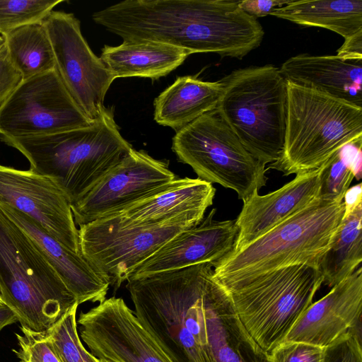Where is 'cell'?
Returning <instances> with one entry per match:
<instances>
[{"label": "cell", "mask_w": 362, "mask_h": 362, "mask_svg": "<svg viewBox=\"0 0 362 362\" xmlns=\"http://www.w3.org/2000/svg\"><path fill=\"white\" fill-rule=\"evenodd\" d=\"M124 42L153 41L193 53L241 59L257 48L264 31L238 1L126 0L92 15Z\"/></svg>", "instance_id": "cell-1"}, {"label": "cell", "mask_w": 362, "mask_h": 362, "mask_svg": "<svg viewBox=\"0 0 362 362\" xmlns=\"http://www.w3.org/2000/svg\"><path fill=\"white\" fill-rule=\"evenodd\" d=\"M212 268L198 264L127 281L135 315L173 362H205Z\"/></svg>", "instance_id": "cell-2"}, {"label": "cell", "mask_w": 362, "mask_h": 362, "mask_svg": "<svg viewBox=\"0 0 362 362\" xmlns=\"http://www.w3.org/2000/svg\"><path fill=\"white\" fill-rule=\"evenodd\" d=\"M0 139L19 151L31 171L51 178L71 204L83 197L132 148L123 138L112 108L91 125L62 132Z\"/></svg>", "instance_id": "cell-3"}, {"label": "cell", "mask_w": 362, "mask_h": 362, "mask_svg": "<svg viewBox=\"0 0 362 362\" xmlns=\"http://www.w3.org/2000/svg\"><path fill=\"white\" fill-rule=\"evenodd\" d=\"M344 213V202L317 198L243 247L228 253L214 267L213 276L225 286L293 265L320 269Z\"/></svg>", "instance_id": "cell-4"}, {"label": "cell", "mask_w": 362, "mask_h": 362, "mask_svg": "<svg viewBox=\"0 0 362 362\" xmlns=\"http://www.w3.org/2000/svg\"><path fill=\"white\" fill-rule=\"evenodd\" d=\"M361 139V107L287 81L284 148L267 169L286 176L310 172L344 145Z\"/></svg>", "instance_id": "cell-5"}, {"label": "cell", "mask_w": 362, "mask_h": 362, "mask_svg": "<svg viewBox=\"0 0 362 362\" xmlns=\"http://www.w3.org/2000/svg\"><path fill=\"white\" fill-rule=\"evenodd\" d=\"M0 293L21 326L35 332L47 330L78 303L33 240L1 209Z\"/></svg>", "instance_id": "cell-6"}, {"label": "cell", "mask_w": 362, "mask_h": 362, "mask_svg": "<svg viewBox=\"0 0 362 362\" xmlns=\"http://www.w3.org/2000/svg\"><path fill=\"white\" fill-rule=\"evenodd\" d=\"M216 110L245 148L265 165L282 152L287 81L272 64L236 69L221 78Z\"/></svg>", "instance_id": "cell-7"}, {"label": "cell", "mask_w": 362, "mask_h": 362, "mask_svg": "<svg viewBox=\"0 0 362 362\" xmlns=\"http://www.w3.org/2000/svg\"><path fill=\"white\" fill-rule=\"evenodd\" d=\"M322 283L320 269L297 264L222 287L250 337L269 354L312 304Z\"/></svg>", "instance_id": "cell-8"}, {"label": "cell", "mask_w": 362, "mask_h": 362, "mask_svg": "<svg viewBox=\"0 0 362 362\" xmlns=\"http://www.w3.org/2000/svg\"><path fill=\"white\" fill-rule=\"evenodd\" d=\"M172 149L199 179L234 190L243 202L266 185V165L245 148L216 108L176 132Z\"/></svg>", "instance_id": "cell-9"}, {"label": "cell", "mask_w": 362, "mask_h": 362, "mask_svg": "<svg viewBox=\"0 0 362 362\" xmlns=\"http://www.w3.org/2000/svg\"><path fill=\"white\" fill-rule=\"evenodd\" d=\"M203 219L185 217L157 226L136 224L118 214L79 226L80 252L117 288L165 243Z\"/></svg>", "instance_id": "cell-10"}, {"label": "cell", "mask_w": 362, "mask_h": 362, "mask_svg": "<svg viewBox=\"0 0 362 362\" xmlns=\"http://www.w3.org/2000/svg\"><path fill=\"white\" fill-rule=\"evenodd\" d=\"M93 122L74 102L56 69L23 80L0 108L1 136L50 134Z\"/></svg>", "instance_id": "cell-11"}, {"label": "cell", "mask_w": 362, "mask_h": 362, "mask_svg": "<svg viewBox=\"0 0 362 362\" xmlns=\"http://www.w3.org/2000/svg\"><path fill=\"white\" fill-rule=\"evenodd\" d=\"M41 23L62 81L85 116L95 122L106 108L105 98L115 78L90 49L73 13L52 11Z\"/></svg>", "instance_id": "cell-12"}, {"label": "cell", "mask_w": 362, "mask_h": 362, "mask_svg": "<svg viewBox=\"0 0 362 362\" xmlns=\"http://www.w3.org/2000/svg\"><path fill=\"white\" fill-rule=\"evenodd\" d=\"M80 338L107 362H173L122 298H105L81 313Z\"/></svg>", "instance_id": "cell-13"}, {"label": "cell", "mask_w": 362, "mask_h": 362, "mask_svg": "<svg viewBox=\"0 0 362 362\" xmlns=\"http://www.w3.org/2000/svg\"><path fill=\"white\" fill-rule=\"evenodd\" d=\"M176 178L168 163L132 148L83 197L71 206L81 226L118 213Z\"/></svg>", "instance_id": "cell-14"}, {"label": "cell", "mask_w": 362, "mask_h": 362, "mask_svg": "<svg viewBox=\"0 0 362 362\" xmlns=\"http://www.w3.org/2000/svg\"><path fill=\"white\" fill-rule=\"evenodd\" d=\"M0 203L24 213L59 243L81 253L71 202L49 177L0 165Z\"/></svg>", "instance_id": "cell-15"}, {"label": "cell", "mask_w": 362, "mask_h": 362, "mask_svg": "<svg viewBox=\"0 0 362 362\" xmlns=\"http://www.w3.org/2000/svg\"><path fill=\"white\" fill-rule=\"evenodd\" d=\"M216 211L212 209L199 224L171 238L137 267L129 279L203 263L214 267L233 250L238 233L235 220H214Z\"/></svg>", "instance_id": "cell-16"}, {"label": "cell", "mask_w": 362, "mask_h": 362, "mask_svg": "<svg viewBox=\"0 0 362 362\" xmlns=\"http://www.w3.org/2000/svg\"><path fill=\"white\" fill-rule=\"evenodd\" d=\"M361 312L360 265L324 297L312 303L283 341L305 342L325 348L347 332L361 328Z\"/></svg>", "instance_id": "cell-17"}, {"label": "cell", "mask_w": 362, "mask_h": 362, "mask_svg": "<svg viewBox=\"0 0 362 362\" xmlns=\"http://www.w3.org/2000/svg\"><path fill=\"white\" fill-rule=\"evenodd\" d=\"M0 209L33 240L78 305L86 302L101 303L105 299L111 285L110 279L81 253L75 252L59 243L24 213L2 203Z\"/></svg>", "instance_id": "cell-18"}, {"label": "cell", "mask_w": 362, "mask_h": 362, "mask_svg": "<svg viewBox=\"0 0 362 362\" xmlns=\"http://www.w3.org/2000/svg\"><path fill=\"white\" fill-rule=\"evenodd\" d=\"M321 166L297 174L281 188L265 195L255 193L243 202L235 219L238 235L232 251L264 234L318 198Z\"/></svg>", "instance_id": "cell-19"}, {"label": "cell", "mask_w": 362, "mask_h": 362, "mask_svg": "<svg viewBox=\"0 0 362 362\" xmlns=\"http://www.w3.org/2000/svg\"><path fill=\"white\" fill-rule=\"evenodd\" d=\"M279 70L287 81L362 107V60L300 54L285 61Z\"/></svg>", "instance_id": "cell-20"}, {"label": "cell", "mask_w": 362, "mask_h": 362, "mask_svg": "<svg viewBox=\"0 0 362 362\" xmlns=\"http://www.w3.org/2000/svg\"><path fill=\"white\" fill-rule=\"evenodd\" d=\"M216 189L199 178H175L152 195L116 213L136 224L157 226L185 217L204 218Z\"/></svg>", "instance_id": "cell-21"}, {"label": "cell", "mask_w": 362, "mask_h": 362, "mask_svg": "<svg viewBox=\"0 0 362 362\" xmlns=\"http://www.w3.org/2000/svg\"><path fill=\"white\" fill-rule=\"evenodd\" d=\"M207 327L205 362H272L243 326L219 283L209 300Z\"/></svg>", "instance_id": "cell-22"}, {"label": "cell", "mask_w": 362, "mask_h": 362, "mask_svg": "<svg viewBox=\"0 0 362 362\" xmlns=\"http://www.w3.org/2000/svg\"><path fill=\"white\" fill-rule=\"evenodd\" d=\"M221 81L180 76L154 100V120L176 132L216 108L223 93Z\"/></svg>", "instance_id": "cell-23"}, {"label": "cell", "mask_w": 362, "mask_h": 362, "mask_svg": "<svg viewBox=\"0 0 362 362\" xmlns=\"http://www.w3.org/2000/svg\"><path fill=\"white\" fill-rule=\"evenodd\" d=\"M189 54L179 47L153 41L122 42L105 45L100 58L114 78L165 76L180 66Z\"/></svg>", "instance_id": "cell-24"}, {"label": "cell", "mask_w": 362, "mask_h": 362, "mask_svg": "<svg viewBox=\"0 0 362 362\" xmlns=\"http://www.w3.org/2000/svg\"><path fill=\"white\" fill-rule=\"evenodd\" d=\"M270 15L300 25L325 28L345 40L362 32V0H291Z\"/></svg>", "instance_id": "cell-25"}, {"label": "cell", "mask_w": 362, "mask_h": 362, "mask_svg": "<svg viewBox=\"0 0 362 362\" xmlns=\"http://www.w3.org/2000/svg\"><path fill=\"white\" fill-rule=\"evenodd\" d=\"M362 204L344 211L320 270L323 283L332 288L351 274L362 261Z\"/></svg>", "instance_id": "cell-26"}, {"label": "cell", "mask_w": 362, "mask_h": 362, "mask_svg": "<svg viewBox=\"0 0 362 362\" xmlns=\"http://www.w3.org/2000/svg\"><path fill=\"white\" fill-rule=\"evenodd\" d=\"M1 36L8 57L23 80L55 69L52 47L41 22L21 26Z\"/></svg>", "instance_id": "cell-27"}, {"label": "cell", "mask_w": 362, "mask_h": 362, "mask_svg": "<svg viewBox=\"0 0 362 362\" xmlns=\"http://www.w3.org/2000/svg\"><path fill=\"white\" fill-rule=\"evenodd\" d=\"M361 147L362 139L349 143L322 164L319 199L343 202L353 179L361 177Z\"/></svg>", "instance_id": "cell-28"}, {"label": "cell", "mask_w": 362, "mask_h": 362, "mask_svg": "<svg viewBox=\"0 0 362 362\" xmlns=\"http://www.w3.org/2000/svg\"><path fill=\"white\" fill-rule=\"evenodd\" d=\"M74 304L51 327L44 331L60 362H103L88 351L81 342L77 330Z\"/></svg>", "instance_id": "cell-29"}, {"label": "cell", "mask_w": 362, "mask_h": 362, "mask_svg": "<svg viewBox=\"0 0 362 362\" xmlns=\"http://www.w3.org/2000/svg\"><path fill=\"white\" fill-rule=\"evenodd\" d=\"M63 0H0V34L42 22Z\"/></svg>", "instance_id": "cell-30"}, {"label": "cell", "mask_w": 362, "mask_h": 362, "mask_svg": "<svg viewBox=\"0 0 362 362\" xmlns=\"http://www.w3.org/2000/svg\"><path fill=\"white\" fill-rule=\"evenodd\" d=\"M21 330L23 335L16 334L19 349H13L20 362H60L45 332Z\"/></svg>", "instance_id": "cell-31"}, {"label": "cell", "mask_w": 362, "mask_h": 362, "mask_svg": "<svg viewBox=\"0 0 362 362\" xmlns=\"http://www.w3.org/2000/svg\"><path fill=\"white\" fill-rule=\"evenodd\" d=\"M321 362H362L361 328L347 332L325 347Z\"/></svg>", "instance_id": "cell-32"}, {"label": "cell", "mask_w": 362, "mask_h": 362, "mask_svg": "<svg viewBox=\"0 0 362 362\" xmlns=\"http://www.w3.org/2000/svg\"><path fill=\"white\" fill-rule=\"evenodd\" d=\"M324 348L299 341H283L269 354L272 362H321Z\"/></svg>", "instance_id": "cell-33"}, {"label": "cell", "mask_w": 362, "mask_h": 362, "mask_svg": "<svg viewBox=\"0 0 362 362\" xmlns=\"http://www.w3.org/2000/svg\"><path fill=\"white\" fill-rule=\"evenodd\" d=\"M22 81V76L11 62L3 44L0 49V108Z\"/></svg>", "instance_id": "cell-34"}, {"label": "cell", "mask_w": 362, "mask_h": 362, "mask_svg": "<svg viewBox=\"0 0 362 362\" xmlns=\"http://www.w3.org/2000/svg\"><path fill=\"white\" fill-rule=\"evenodd\" d=\"M290 1L291 0H244L238 1V6L243 11L257 18L270 15L274 9Z\"/></svg>", "instance_id": "cell-35"}, {"label": "cell", "mask_w": 362, "mask_h": 362, "mask_svg": "<svg viewBox=\"0 0 362 362\" xmlns=\"http://www.w3.org/2000/svg\"><path fill=\"white\" fill-rule=\"evenodd\" d=\"M337 55L347 59L362 60V32L345 40Z\"/></svg>", "instance_id": "cell-36"}, {"label": "cell", "mask_w": 362, "mask_h": 362, "mask_svg": "<svg viewBox=\"0 0 362 362\" xmlns=\"http://www.w3.org/2000/svg\"><path fill=\"white\" fill-rule=\"evenodd\" d=\"M361 183L349 188L344 197V211H349L357 206L362 204Z\"/></svg>", "instance_id": "cell-37"}, {"label": "cell", "mask_w": 362, "mask_h": 362, "mask_svg": "<svg viewBox=\"0 0 362 362\" xmlns=\"http://www.w3.org/2000/svg\"><path fill=\"white\" fill-rule=\"evenodd\" d=\"M18 322L16 314L5 304L0 303V331L7 325Z\"/></svg>", "instance_id": "cell-38"}, {"label": "cell", "mask_w": 362, "mask_h": 362, "mask_svg": "<svg viewBox=\"0 0 362 362\" xmlns=\"http://www.w3.org/2000/svg\"><path fill=\"white\" fill-rule=\"evenodd\" d=\"M4 43V38L1 35H0V44Z\"/></svg>", "instance_id": "cell-39"}, {"label": "cell", "mask_w": 362, "mask_h": 362, "mask_svg": "<svg viewBox=\"0 0 362 362\" xmlns=\"http://www.w3.org/2000/svg\"><path fill=\"white\" fill-rule=\"evenodd\" d=\"M0 303H3L2 300H1V293H0Z\"/></svg>", "instance_id": "cell-40"}, {"label": "cell", "mask_w": 362, "mask_h": 362, "mask_svg": "<svg viewBox=\"0 0 362 362\" xmlns=\"http://www.w3.org/2000/svg\"><path fill=\"white\" fill-rule=\"evenodd\" d=\"M3 44H4V43L0 44V49H1V48L2 47Z\"/></svg>", "instance_id": "cell-41"}, {"label": "cell", "mask_w": 362, "mask_h": 362, "mask_svg": "<svg viewBox=\"0 0 362 362\" xmlns=\"http://www.w3.org/2000/svg\"><path fill=\"white\" fill-rule=\"evenodd\" d=\"M103 362H107V361H103Z\"/></svg>", "instance_id": "cell-42"}]
</instances>
